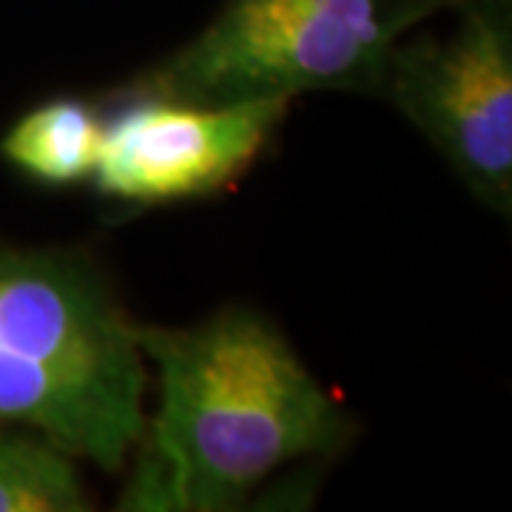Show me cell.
Wrapping results in <instances>:
<instances>
[{
	"instance_id": "obj_1",
	"label": "cell",
	"mask_w": 512,
	"mask_h": 512,
	"mask_svg": "<svg viewBox=\"0 0 512 512\" xmlns=\"http://www.w3.org/2000/svg\"><path fill=\"white\" fill-rule=\"evenodd\" d=\"M137 345L160 396L123 510H237L282 464L333 456L356 433L256 311L225 308L191 328L137 325Z\"/></svg>"
},
{
	"instance_id": "obj_2",
	"label": "cell",
	"mask_w": 512,
	"mask_h": 512,
	"mask_svg": "<svg viewBox=\"0 0 512 512\" xmlns=\"http://www.w3.org/2000/svg\"><path fill=\"white\" fill-rule=\"evenodd\" d=\"M461 0H222L200 35L111 94L237 106L311 92L379 97L387 57Z\"/></svg>"
},
{
	"instance_id": "obj_3",
	"label": "cell",
	"mask_w": 512,
	"mask_h": 512,
	"mask_svg": "<svg viewBox=\"0 0 512 512\" xmlns=\"http://www.w3.org/2000/svg\"><path fill=\"white\" fill-rule=\"evenodd\" d=\"M447 35L404 37L382 92L484 208L512 214V0H461Z\"/></svg>"
},
{
	"instance_id": "obj_4",
	"label": "cell",
	"mask_w": 512,
	"mask_h": 512,
	"mask_svg": "<svg viewBox=\"0 0 512 512\" xmlns=\"http://www.w3.org/2000/svg\"><path fill=\"white\" fill-rule=\"evenodd\" d=\"M288 109L285 97L237 106L123 100L103 123L94 183L103 197L134 205L208 197L251 168Z\"/></svg>"
},
{
	"instance_id": "obj_5",
	"label": "cell",
	"mask_w": 512,
	"mask_h": 512,
	"mask_svg": "<svg viewBox=\"0 0 512 512\" xmlns=\"http://www.w3.org/2000/svg\"><path fill=\"white\" fill-rule=\"evenodd\" d=\"M0 345L143 407L137 322L86 256L0 254Z\"/></svg>"
},
{
	"instance_id": "obj_6",
	"label": "cell",
	"mask_w": 512,
	"mask_h": 512,
	"mask_svg": "<svg viewBox=\"0 0 512 512\" xmlns=\"http://www.w3.org/2000/svg\"><path fill=\"white\" fill-rule=\"evenodd\" d=\"M0 421L37 430L72 458L117 473L143 441L146 413L0 345Z\"/></svg>"
},
{
	"instance_id": "obj_7",
	"label": "cell",
	"mask_w": 512,
	"mask_h": 512,
	"mask_svg": "<svg viewBox=\"0 0 512 512\" xmlns=\"http://www.w3.org/2000/svg\"><path fill=\"white\" fill-rule=\"evenodd\" d=\"M103 123L89 103L55 97L26 111L0 140V154L43 185H77L94 177Z\"/></svg>"
},
{
	"instance_id": "obj_8",
	"label": "cell",
	"mask_w": 512,
	"mask_h": 512,
	"mask_svg": "<svg viewBox=\"0 0 512 512\" xmlns=\"http://www.w3.org/2000/svg\"><path fill=\"white\" fill-rule=\"evenodd\" d=\"M86 493L72 456L49 439L0 433V512H86Z\"/></svg>"
}]
</instances>
